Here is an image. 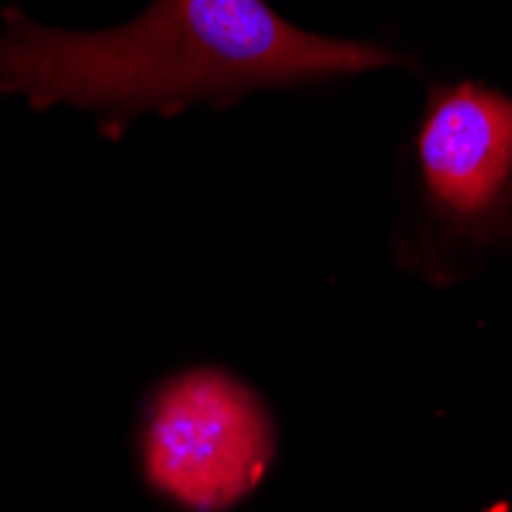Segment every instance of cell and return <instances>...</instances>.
Wrapping results in <instances>:
<instances>
[{
	"label": "cell",
	"mask_w": 512,
	"mask_h": 512,
	"mask_svg": "<svg viewBox=\"0 0 512 512\" xmlns=\"http://www.w3.org/2000/svg\"><path fill=\"white\" fill-rule=\"evenodd\" d=\"M424 234L439 252L512 240V99L485 83L433 86L414 132Z\"/></svg>",
	"instance_id": "obj_2"
},
{
	"label": "cell",
	"mask_w": 512,
	"mask_h": 512,
	"mask_svg": "<svg viewBox=\"0 0 512 512\" xmlns=\"http://www.w3.org/2000/svg\"><path fill=\"white\" fill-rule=\"evenodd\" d=\"M378 43L304 31L267 0H154L126 25L43 28L19 10L0 25V92L34 111L71 105L123 132L142 114L230 108L261 89H298L399 65Z\"/></svg>",
	"instance_id": "obj_1"
},
{
	"label": "cell",
	"mask_w": 512,
	"mask_h": 512,
	"mask_svg": "<svg viewBox=\"0 0 512 512\" xmlns=\"http://www.w3.org/2000/svg\"><path fill=\"white\" fill-rule=\"evenodd\" d=\"M270 460V414L237 378L203 368L160 393L145 433V470L175 503L197 512L234 506Z\"/></svg>",
	"instance_id": "obj_3"
}]
</instances>
